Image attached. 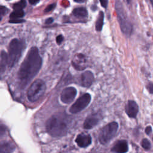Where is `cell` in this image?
<instances>
[{"label":"cell","instance_id":"cell-22","mask_svg":"<svg viewBox=\"0 0 153 153\" xmlns=\"http://www.w3.org/2000/svg\"><path fill=\"white\" fill-rule=\"evenodd\" d=\"M56 4L55 3L50 4L49 5H48V6L45 8L44 13H48V12L52 11V10L56 7Z\"/></svg>","mask_w":153,"mask_h":153},{"label":"cell","instance_id":"cell-27","mask_svg":"<svg viewBox=\"0 0 153 153\" xmlns=\"http://www.w3.org/2000/svg\"><path fill=\"white\" fill-rule=\"evenodd\" d=\"M108 2V1H100V3L101 5L104 8H106Z\"/></svg>","mask_w":153,"mask_h":153},{"label":"cell","instance_id":"cell-23","mask_svg":"<svg viewBox=\"0 0 153 153\" xmlns=\"http://www.w3.org/2000/svg\"><path fill=\"white\" fill-rule=\"evenodd\" d=\"M147 90L149 91V92L151 94H153V83L149 82L146 86Z\"/></svg>","mask_w":153,"mask_h":153},{"label":"cell","instance_id":"cell-10","mask_svg":"<svg viewBox=\"0 0 153 153\" xmlns=\"http://www.w3.org/2000/svg\"><path fill=\"white\" fill-rule=\"evenodd\" d=\"M75 142L81 148H86L91 143V137L89 134H79L76 139Z\"/></svg>","mask_w":153,"mask_h":153},{"label":"cell","instance_id":"cell-17","mask_svg":"<svg viewBox=\"0 0 153 153\" xmlns=\"http://www.w3.org/2000/svg\"><path fill=\"white\" fill-rule=\"evenodd\" d=\"M103 19H104V13L102 11H100L99 16L97 19L96 22V29L97 31H100L102 29L103 25Z\"/></svg>","mask_w":153,"mask_h":153},{"label":"cell","instance_id":"cell-15","mask_svg":"<svg viewBox=\"0 0 153 153\" xmlns=\"http://www.w3.org/2000/svg\"><path fill=\"white\" fill-rule=\"evenodd\" d=\"M8 64V54L4 51H2L0 54V74L4 72Z\"/></svg>","mask_w":153,"mask_h":153},{"label":"cell","instance_id":"cell-5","mask_svg":"<svg viewBox=\"0 0 153 153\" xmlns=\"http://www.w3.org/2000/svg\"><path fill=\"white\" fill-rule=\"evenodd\" d=\"M45 90V82L42 79H36L32 83L27 90V99L31 102H36L42 97Z\"/></svg>","mask_w":153,"mask_h":153},{"label":"cell","instance_id":"cell-32","mask_svg":"<svg viewBox=\"0 0 153 153\" xmlns=\"http://www.w3.org/2000/svg\"><path fill=\"white\" fill-rule=\"evenodd\" d=\"M151 3L152 4V6H153V0H151Z\"/></svg>","mask_w":153,"mask_h":153},{"label":"cell","instance_id":"cell-21","mask_svg":"<svg viewBox=\"0 0 153 153\" xmlns=\"http://www.w3.org/2000/svg\"><path fill=\"white\" fill-rule=\"evenodd\" d=\"M8 12V9L0 5V20H1V17L5 15Z\"/></svg>","mask_w":153,"mask_h":153},{"label":"cell","instance_id":"cell-9","mask_svg":"<svg viewBox=\"0 0 153 153\" xmlns=\"http://www.w3.org/2000/svg\"><path fill=\"white\" fill-rule=\"evenodd\" d=\"M94 81L93 74L90 71H86L82 73L80 76V85L82 87H89Z\"/></svg>","mask_w":153,"mask_h":153},{"label":"cell","instance_id":"cell-18","mask_svg":"<svg viewBox=\"0 0 153 153\" xmlns=\"http://www.w3.org/2000/svg\"><path fill=\"white\" fill-rule=\"evenodd\" d=\"M24 15H25V13L23 10H14V11H13L11 13L10 17L11 20L18 19L19 18L23 17Z\"/></svg>","mask_w":153,"mask_h":153},{"label":"cell","instance_id":"cell-8","mask_svg":"<svg viewBox=\"0 0 153 153\" xmlns=\"http://www.w3.org/2000/svg\"><path fill=\"white\" fill-rule=\"evenodd\" d=\"M77 94L76 89L73 87H68L64 88L60 94L61 101L66 104L71 103Z\"/></svg>","mask_w":153,"mask_h":153},{"label":"cell","instance_id":"cell-25","mask_svg":"<svg viewBox=\"0 0 153 153\" xmlns=\"http://www.w3.org/2000/svg\"><path fill=\"white\" fill-rule=\"evenodd\" d=\"M145 133H146V134L149 135V134L152 133V127H151V126H147V127L145 128Z\"/></svg>","mask_w":153,"mask_h":153},{"label":"cell","instance_id":"cell-30","mask_svg":"<svg viewBox=\"0 0 153 153\" xmlns=\"http://www.w3.org/2000/svg\"><path fill=\"white\" fill-rule=\"evenodd\" d=\"M39 2V1L38 0H36V1H29V2L31 4V5H36L37 3H38Z\"/></svg>","mask_w":153,"mask_h":153},{"label":"cell","instance_id":"cell-2","mask_svg":"<svg viewBox=\"0 0 153 153\" xmlns=\"http://www.w3.org/2000/svg\"><path fill=\"white\" fill-rule=\"evenodd\" d=\"M47 132L53 137H62L68 131V125L65 115L58 114L52 115L46 123Z\"/></svg>","mask_w":153,"mask_h":153},{"label":"cell","instance_id":"cell-6","mask_svg":"<svg viewBox=\"0 0 153 153\" xmlns=\"http://www.w3.org/2000/svg\"><path fill=\"white\" fill-rule=\"evenodd\" d=\"M118 128V124L113 121L104 126L99 134L98 139L102 145H106L116 135Z\"/></svg>","mask_w":153,"mask_h":153},{"label":"cell","instance_id":"cell-13","mask_svg":"<svg viewBox=\"0 0 153 153\" xmlns=\"http://www.w3.org/2000/svg\"><path fill=\"white\" fill-rule=\"evenodd\" d=\"M99 118L96 115L88 116L83 123V127L85 129H91L95 127L99 123Z\"/></svg>","mask_w":153,"mask_h":153},{"label":"cell","instance_id":"cell-11","mask_svg":"<svg viewBox=\"0 0 153 153\" xmlns=\"http://www.w3.org/2000/svg\"><path fill=\"white\" fill-rule=\"evenodd\" d=\"M128 151V143L126 140H118L111 148V151L114 153H126Z\"/></svg>","mask_w":153,"mask_h":153},{"label":"cell","instance_id":"cell-14","mask_svg":"<svg viewBox=\"0 0 153 153\" xmlns=\"http://www.w3.org/2000/svg\"><path fill=\"white\" fill-rule=\"evenodd\" d=\"M15 147L11 142L7 141L0 142V153H11Z\"/></svg>","mask_w":153,"mask_h":153},{"label":"cell","instance_id":"cell-29","mask_svg":"<svg viewBox=\"0 0 153 153\" xmlns=\"http://www.w3.org/2000/svg\"><path fill=\"white\" fill-rule=\"evenodd\" d=\"M53 22V18H48L45 21V24H51Z\"/></svg>","mask_w":153,"mask_h":153},{"label":"cell","instance_id":"cell-16","mask_svg":"<svg viewBox=\"0 0 153 153\" xmlns=\"http://www.w3.org/2000/svg\"><path fill=\"white\" fill-rule=\"evenodd\" d=\"M72 14L77 17H87L88 16V11L85 7H78L74 8Z\"/></svg>","mask_w":153,"mask_h":153},{"label":"cell","instance_id":"cell-3","mask_svg":"<svg viewBox=\"0 0 153 153\" xmlns=\"http://www.w3.org/2000/svg\"><path fill=\"white\" fill-rule=\"evenodd\" d=\"M23 48V43L18 39L14 38L9 44L8 54V65L9 68L13 67L20 59Z\"/></svg>","mask_w":153,"mask_h":153},{"label":"cell","instance_id":"cell-28","mask_svg":"<svg viewBox=\"0 0 153 153\" xmlns=\"http://www.w3.org/2000/svg\"><path fill=\"white\" fill-rule=\"evenodd\" d=\"M24 22L23 20H20V19H14V20H11L10 22L11 23H21Z\"/></svg>","mask_w":153,"mask_h":153},{"label":"cell","instance_id":"cell-19","mask_svg":"<svg viewBox=\"0 0 153 153\" xmlns=\"http://www.w3.org/2000/svg\"><path fill=\"white\" fill-rule=\"evenodd\" d=\"M26 2L25 1H20L13 5V8L14 10H23V8L26 7Z\"/></svg>","mask_w":153,"mask_h":153},{"label":"cell","instance_id":"cell-1","mask_svg":"<svg viewBox=\"0 0 153 153\" xmlns=\"http://www.w3.org/2000/svg\"><path fill=\"white\" fill-rule=\"evenodd\" d=\"M42 63L38 48L32 47L28 51L24 60L20 65L18 77L22 87H25L38 74Z\"/></svg>","mask_w":153,"mask_h":153},{"label":"cell","instance_id":"cell-24","mask_svg":"<svg viewBox=\"0 0 153 153\" xmlns=\"http://www.w3.org/2000/svg\"><path fill=\"white\" fill-rule=\"evenodd\" d=\"M63 41V36L62 35H59L56 37V42L58 44H60Z\"/></svg>","mask_w":153,"mask_h":153},{"label":"cell","instance_id":"cell-7","mask_svg":"<svg viewBox=\"0 0 153 153\" xmlns=\"http://www.w3.org/2000/svg\"><path fill=\"white\" fill-rule=\"evenodd\" d=\"M91 97L90 94L85 93L79 97L70 107L69 112L71 114H76L85 109L90 103Z\"/></svg>","mask_w":153,"mask_h":153},{"label":"cell","instance_id":"cell-26","mask_svg":"<svg viewBox=\"0 0 153 153\" xmlns=\"http://www.w3.org/2000/svg\"><path fill=\"white\" fill-rule=\"evenodd\" d=\"M5 133V128L4 126H0V137L2 135H4Z\"/></svg>","mask_w":153,"mask_h":153},{"label":"cell","instance_id":"cell-4","mask_svg":"<svg viewBox=\"0 0 153 153\" xmlns=\"http://www.w3.org/2000/svg\"><path fill=\"white\" fill-rule=\"evenodd\" d=\"M115 10L117 14V18L121 29L124 34L130 36L132 32L133 27L129 19L126 16L123 7L120 1L115 2Z\"/></svg>","mask_w":153,"mask_h":153},{"label":"cell","instance_id":"cell-31","mask_svg":"<svg viewBox=\"0 0 153 153\" xmlns=\"http://www.w3.org/2000/svg\"><path fill=\"white\" fill-rule=\"evenodd\" d=\"M75 2H77V3H82V2H84V1H75Z\"/></svg>","mask_w":153,"mask_h":153},{"label":"cell","instance_id":"cell-20","mask_svg":"<svg viewBox=\"0 0 153 153\" xmlns=\"http://www.w3.org/2000/svg\"><path fill=\"white\" fill-rule=\"evenodd\" d=\"M141 146L146 150H148L151 148V143L149 140L146 138L143 139L141 141Z\"/></svg>","mask_w":153,"mask_h":153},{"label":"cell","instance_id":"cell-12","mask_svg":"<svg viewBox=\"0 0 153 153\" xmlns=\"http://www.w3.org/2000/svg\"><path fill=\"white\" fill-rule=\"evenodd\" d=\"M126 112L130 118H135L139 111L137 104L133 100H128L126 106Z\"/></svg>","mask_w":153,"mask_h":153}]
</instances>
